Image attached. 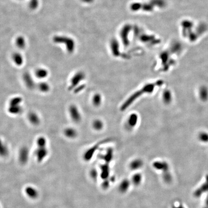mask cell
Instances as JSON below:
<instances>
[{
  "instance_id": "19",
  "label": "cell",
  "mask_w": 208,
  "mask_h": 208,
  "mask_svg": "<svg viewBox=\"0 0 208 208\" xmlns=\"http://www.w3.org/2000/svg\"><path fill=\"white\" fill-rule=\"evenodd\" d=\"M8 147L6 145L2 139L0 138V155L6 156L8 153Z\"/></svg>"
},
{
  "instance_id": "11",
  "label": "cell",
  "mask_w": 208,
  "mask_h": 208,
  "mask_svg": "<svg viewBox=\"0 0 208 208\" xmlns=\"http://www.w3.org/2000/svg\"><path fill=\"white\" fill-rule=\"evenodd\" d=\"M15 43L16 47L19 50H24L27 46L26 39L22 35L18 36L15 39Z\"/></svg>"
},
{
  "instance_id": "14",
  "label": "cell",
  "mask_w": 208,
  "mask_h": 208,
  "mask_svg": "<svg viewBox=\"0 0 208 208\" xmlns=\"http://www.w3.org/2000/svg\"><path fill=\"white\" fill-rule=\"evenodd\" d=\"M198 96L201 100L205 101L208 99V89L206 86H202L198 91Z\"/></svg>"
},
{
  "instance_id": "25",
  "label": "cell",
  "mask_w": 208,
  "mask_h": 208,
  "mask_svg": "<svg viewBox=\"0 0 208 208\" xmlns=\"http://www.w3.org/2000/svg\"><path fill=\"white\" fill-rule=\"evenodd\" d=\"M206 204H207V206H208V197H207V199H206Z\"/></svg>"
},
{
  "instance_id": "20",
  "label": "cell",
  "mask_w": 208,
  "mask_h": 208,
  "mask_svg": "<svg viewBox=\"0 0 208 208\" xmlns=\"http://www.w3.org/2000/svg\"><path fill=\"white\" fill-rule=\"evenodd\" d=\"M40 5V0H29V7L32 11L37 10Z\"/></svg>"
},
{
  "instance_id": "5",
  "label": "cell",
  "mask_w": 208,
  "mask_h": 208,
  "mask_svg": "<svg viewBox=\"0 0 208 208\" xmlns=\"http://www.w3.org/2000/svg\"><path fill=\"white\" fill-rule=\"evenodd\" d=\"M69 112L73 121L79 123L81 121V115L78 107L75 105H71L69 108Z\"/></svg>"
},
{
  "instance_id": "16",
  "label": "cell",
  "mask_w": 208,
  "mask_h": 208,
  "mask_svg": "<svg viewBox=\"0 0 208 208\" xmlns=\"http://www.w3.org/2000/svg\"><path fill=\"white\" fill-rule=\"evenodd\" d=\"M172 94L171 92L168 90H165L163 92V100L165 104H168L170 103L172 101Z\"/></svg>"
},
{
  "instance_id": "26",
  "label": "cell",
  "mask_w": 208,
  "mask_h": 208,
  "mask_svg": "<svg viewBox=\"0 0 208 208\" xmlns=\"http://www.w3.org/2000/svg\"><path fill=\"white\" fill-rule=\"evenodd\" d=\"M16 1H22V0H16Z\"/></svg>"
},
{
  "instance_id": "1",
  "label": "cell",
  "mask_w": 208,
  "mask_h": 208,
  "mask_svg": "<svg viewBox=\"0 0 208 208\" xmlns=\"http://www.w3.org/2000/svg\"><path fill=\"white\" fill-rule=\"evenodd\" d=\"M178 27L181 38L188 44L199 42L208 33L207 23L192 18H185L181 19Z\"/></svg>"
},
{
  "instance_id": "10",
  "label": "cell",
  "mask_w": 208,
  "mask_h": 208,
  "mask_svg": "<svg viewBox=\"0 0 208 208\" xmlns=\"http://www.w3.org/2000/svg\"><path fill=\"white\" fill-rule=\"evenodd\" d=\"M12 60L16 66L21 67L24 63V58L22 53L19 52H15L12 55Z\"/></svg>"
},
{
  "instance_id": "2",
  "label": "cell",
  "mask_w": 208,
  "mask_h": 208,
  "mask_svg": "<svg viewBox=\"0 0 208 208\" xmlns=\"http://www.w3.org/2000/svg\"><path fill=\"white\" fill-rule=\"evenodd\" d=\"M159 85V82H157L155 83H149L144 85L140 90L136 91L131 94L130 96L126 99L120 107V111L124 112L125 110L128 109L132 104L134 103L136 100L138 98L140 97L142 95L147 94H151L154 90L156 86Z\"/></svg>"
},
{
  "instance_id": "22",
  "label": "cell",
  "mask_w": 208,
  "mask_h": 208,
  "mask_svg": "<svg viewBox=\"0 0 208 208\" xmlns=\"http://www.w3.org/2000/svg\"><path fill=\"white\" fill-rule=\"evenodd\" d=\"M37 144L38 147H45L47 144V139L44 136H40L37 139Z\"/></svg>"
},
{
  "instance_id": "21",
  "label": "cell",
  "mask_w": 208,
  "mask_h": 208,
  "mask_svg": "<svg viewBox=\"0 0 208 208\" xmlns=\"http://www.w3.org/2000/svg\"><path fill=\"white\" fill-rule=\"evenodd\" d=\"M198 139L200 141L203 143L208 142V133L205 131L200 132L198 134Z\"/></svg>"
},
{
  "instance_id": "18",
  "label": "cell",
  "mask_w": 208,
  "mask_h": 208,
  "mask_svg": "<svg viewBox=\"0 0 208 208\" xmlns=\"http://www.w3.org/2000/svg\"><path fill=\"white\" fill-rule=\"evenodd\" d=\"M36 150V155L38 159H42L44 158L47 153V150L45 147H38Z\"/></svg>"
},
{
  "instance_id": "24",
  "label": "cell",
  "mask_w": 208,
  "mask_h": 208,
  "mask_svg": "<svg viewBox=\"0 0 208 208\" xmlns=\"http://www.w3.org/2000/svg\"><path fill=\"white\" fill-rule=\"evenodd\" d=\"M173 208H185L184 207H182V206H178V207H173Z\"/></svg>"
},
{
  "instance_id": "15",
  "label": "cell",
  "mask_w": 208,
  "mask_h": 208,
  "mask_svg": "<svg viewBox=\"0 0 208 208\" xmlns=\"http://www.w3.org/2000/svg\"><path fill=\"white\" fill-rule=\"evenodd\" d=\"M102 102V96L99 93H96L92 98V103L95 107H98L101 105Z\"/></svg>"
},
{
  "instance_id": "3",
  "label": "cell",
  "mask_w": 208,
  "mask_h": 208,
  "mask_svg": "<svg viewBox=\"0 0 208 208\" xmlns=\"http://www.w3.org/2000/svg\"><path fill=\"white\" fill-rule=\"evenodd\" d=\"M23 99L21 97L16 96L11 98L8 102L7 111L8 113L12 115H18L22 112Z\"/></svg>"
},
{
  "instance_id": "13",
  "label": "cell",
  "mask_w": 208,
  "mask_h": 208,
  "mask_svg": "<svg viewBox=\"0 0 208 208\" xmlns=\"http://www.w3.org/2000/svg\"><path fill=\"white\" fill-rule=\"evenodd\" d=\"M36 88L42 93H47L50 90V85L44 80H41L39 84H37Z\"/></svg>"
},
{
  "instance_id": "7",
  "label": "cell",
  "mask_w": 208,
  "mask_h": 208,
  "mask_svg": "<svg viewBox=\"0 0 208 208\" xmlns=\"http://www.w3.org/2000/svg\"><path fill=\"white\" fill-rule=\"evenodd\" d=\"M34 75L35 78L40 80H43L47 78L49 75V72L45 68L40 67L36 69Z\"/></svg>"
},
{
  "instance_id": "17",
  "label": "cell",
  "mask_w": 208,
  "mask_h": 208,
  "mask_svg": "<svg viewBox=\"0 0 208 208\" xmlns=\"http://www.w3.org/2000/svg\"><path fill=\"white\" fill-rule=\"evenodd\" d=\"M92 126L95 130L100 131L103 129L104 124L101 120L96 119L92 122Z\"/></svg>"
},
{
  "instance_id": "4",
  "label": "cell",
  "mask_w": 208,
  "mask_h": 208,
  "mask_svg": "<svg viewBox=\"0 0 208 208\" xmlns=\"http://www.w3.org/2000/svg\"><path fill=\"white\" fill-rule=\"evenodd\" d=\"M85 79V74L82 71H78L73 76L70 80L68 90L69 91H73L75 88L80 84V83Z\"/></svg>"
},
{
  "instance_id": "27",
  "label": "cell",
  "mask_w": 208,
  "mask_h": 208,
  "mask_svg": "<svg viewBox=\"0 0 208 208\" xmlns=\"http://www.w3.org/2000/svg\"><path fill=\"white\" fill-rule=\"evenodd\" d=\"M208 208V207H207V208Z\"/></svg>"
},
{
  "instance_id": "8",
  "label": "cell",
  "mask_w": 208,
  "mask_h": 208,
  "mask_svg": "<svg viewBox=\"0 0 208 208\" xmlns=\"http://www.w3.org/2000/svg\"><path fill=\"white\" fill-rule=\"evenodd\" d=\"M139 121V116L136 113H132L129 115L127 120V127L132 129L136 126Z\"/></svg>"
},
{
  "instance_id": "12",
  "label": "cell",
  "mask_w": 208,
  "mask_h": 208,
  "mask_svg": "<svg viewBox=\"0 0 208 208\" xmlns=\"http://www.w3.org/2000/svg\"><path fill=\"white\" fill-rule=\"evenodd\" d=\"M64 135L67 138L73 139L77 137L78 135V131L76 129L73 127H67L64 130Z\"/></svg>"
},
{
  "instance_id": "9",
  "label": "cell",
  "mask_w": 208,
  "mask_h": 208,
  "mask_svg": "<svg viewBox=\"0 0 208 208\" xmlns=\"http://www.w3.org/2000/svg\"><path fill=\"white\" fill-rule=\"evenodd\" d=\"M27 118L29 123L33 126H38L41 122L40 117L36 112H30L28 114Z\"/></svg>"
},
{
  "instance_id": "23",
  "label": "cell",
  "mask_w": 208,
  "mask_h": 208,
  "mask_svg": "<svg viewBox=\"0 0 208 208\" xmlns=\"http://www.w3.org/2000/svg\"><path fill=\"white\" fill-rule=\"evenodd\" d=\"M85 85L84 84H80L76 88L73 90L75 94H78L80 92L82 91L84 89Z\"/></svg>"
},
{
  "instance_id": "6",
  "label": "cell",
  "mask_w": 208,
  "mask_h": 208,
  "mask_svg": "<svg viewBox=\"0 0 208 208\" xmlns=\"http://www.w3.org/2000/svg\"><path fill=\"white\" fill-rule=\"evenodd\" d=\"M23 80L25 85L28 89L31 90L35 87H36L37 84L35 82L33 77H32L29 73H24L23 75Z\"/></svg>"
}]
</instances>
